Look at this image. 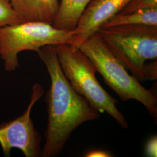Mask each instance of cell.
I'll return each instance as SVG.
<instances>
[{
  "label": "cell",
  "instance_id": "obj_1",
  "mask_svg": "<svg viewBox=\"0 0 157 157\" xmlns=\"http://www.w3.org/2000/svg\"><path fill=\"white\" fill-rule=\"evenodd\" d=\"M37 52L51 80L45 96L48 123L41 157H56L62 151L73 131L84 122L98 119L100 112L75 90L66 78L55 45H45Z\"/></svg>",
  "mask_w": 157,
  "mask_h": 157
},
{
  "label": "cell",
  "instance_id": "obj_2",
  "mask_svg": "<svg viewBox=\"0 0 157 157\" xmlns=\"http://www.w3.org/2000/svg\"><path fill=\"white\" fill-rule=\"evenodd\" d=\"M108 48L139 82L157 78V26L129 25L99 29Z\"/></svg>",
  "mask_w": 157,
  "mask_h": 157
},
{
  "label": "cell",
  "instance_id": "obj_3",
  "mask_svg": "<svg viewBox=\"0 0 157 157\" xmlns=\"http://www.w3.org/2000/svg\"><path fill=\"white\" fill-rule=\"evenodd\" d=\"M78 48L90 59L97 72L101 75L107 86L121 100L139 101L152 117L157 119V96L155 91L146 89L133 75H129L98 32L92 34Z\"/></svg>",
  "mask_w": 157,
  "mask_h": 157
},
{
  "label": "cell",
  "instance_id": "obj_4",
  "mask_svg": "<svg viewBox=\"0 0 157 157\" xmlns=\"http://www.w3.org/2000/svg\"><path fill=\"white\" fill-rule=\"evenodd\" d=\"M55 47L62 72L75 90L100 113L107 112L122 128L128 129L126 119L116 106L118 101L99 83L90 59L73 45L62 44Z\"/></svg>",
  "mask_w": 157,
  "mask_h": 157
},
{
  "label": "cell",
  "instance_id": "obj_5",
  "mask_svg": "<svg viewBox=\"0 0 157 157\" xmlns=\"http://www.w3.org/2000/svg\"><path fill=\"white\" fill-rule=\"evenodd\" d=\"M72 31L60 30L51 23L26 22L0 28V57L6 71L19 67L18 54L25 51L37 52L45 45H72Z\"/></svg>",
  "mask_w": 157,
  "mask_h": 157
},
{
  "label": "cell",
  "instance_id": "obj_6",
  "mask_svg": "<svg viewBox=\"0 0 157 157\" xmlns=\"http://www.w3.org/2000/svg\"><path fill=\"white\" fill-rule=\"evenodd\" d=\"M43 94L42 86L34 84L25 112L12 121L0 124V146L5 157L10 156L13 148L19 149L26 157H41V137L34 126L31 112Z\"/></svg>",
  "mask_w": 157,
  "mask_h": 157
},
{
  "label": "cell",
  "instance_id": "obj_7",
  "mask_svg": "<svg viewBox=\"0 0 157 157\" xmlns=\"http://www.w3.org/2000/svg\"><path fill=\"white\" fill-rule=\"evenodd\" d=\"M131 0H91L78 23L72 31L73 44L78 48L81 44L111 17L118 13Z\"/></svg>",
  "mask_w": 157,
  "mask_h": 157
},
{
  "label": "cell",
  "instance_id": "obj_8",
  "mask_svg": "<svg viewBox=\"0 0 157 157\" xmlns=\"http://www.w3.org/2000/svg\"><path fill=\"white\" fill-rule=\"evenodd\" d=\"M22 22H44L52 25L60 0H11Z\"/></svg>",
  "mask_w": 157,
  "mask_h": 157
},
{
  "label": "cell",
  "instance_id": "obj_9",
  "mask_svg": "<svg viewBox=\"0 0 157 157\" xmlns=\"http://www.w3.org/2000/svg\"><path fill=\"white\" fill-rule=\"evenodd\" d=\"M91 0H60L56 19L52 23L56 28L72 31Z\"/></svg>",
  "mask_w": 157,
  "mask_h": 157
},
{
  "label": "cell",
  "instance_id": "obj_10",
  "mask_svg": "<svg viewBox=\"0 0 157 157\" xmlns=\"http://www.w3.org/2000/svg\"><path fill=\"white\" fill-rule=\"evenodd\" d=\"M129 25H146L157 26V8L125 14L117 13L103 24L101 28Z\"/></svg>",
  "mask_w": 157,
  "mask_h": 157
},
{
  "label": "cell",
  "instance_id": "obj_11",
  "mask_svg": "<svg viewBox=\"0 0 157 157\" xmlns=\"http://www.w3.org/2000/svg\"><path fill=\"white\" fill-rule=\"evenodd\" d=\"M22 23L12 6L11 0H0V28Z\"/></svg>",
  "mask_w": 157,
  "mask_h": 157
},
{
  "label": "cell",
  "instance_id": "obj_12",
  "mask_svg": "<svg viewBox=\"0 0 157 157\" xmlns=\"http://www.w3.org/2000/svg\"><path fill=\"white\" fill-rule=\"evenodd\" d=\"M155 8H157V0H131L118 13L125 14Z\"/></svg>",
  "mask_w": 157,
  "mask_h": 157
},
{
  "label": "cell",
  "instance_id": "obj_13",
  "mask_svg": "<svg viewBox=\"0 0 157 157\" xmlns=\"http://www.w3.org/2000/svg\"><path fill=\"white\" fill-rule=\"evenodd\" d=\"M157 136L153 137L148 141L146 148V154L150 157H157Z\"/></svg>",
  "mask_w": 157,
  "mask_h": 157
},
{
  "label": "cell",
  "instance_id": "obj_14",
  "mask_svg": "<svg viewBox=\"0 0 157 157\" xmlns=\"http://www.w3.org/2000/svg\"><path fill=\"white\" fill-rule=\"evenodd\" d=\"M87 157H111L109 153L101 150H94L87 153L86 155Z\"/></svg>",
  "mask_w": 157,
  "mask_h": 157
}]
</instances>
